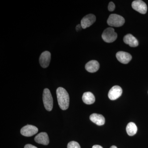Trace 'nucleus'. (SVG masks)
I'll list each match as a JSON object with an SVG mask.
<instances>
[{
	"label": "nucleus",
	"instance_id": "nucleus-1",
	"mask_svg": "<svg viewBox=\"0 0 148 148\" xmlns=\"http://www.w3.org/2000/svg\"><path fill=\"white\" fill-rule=\"evenodd\" d=\"M57 100L59 107L61 110H67L69 108L70 98L69 93L63 87H58L56 90Z\"/></svg>",
	"mask_w": 148,
	"mask_h": 148
},
{
	"label": "nucleus",
	"instance_id": "nucleus-2",
	"mask_svg": "<svg viewBox=\"0 0 148 148\" xmlns=\"http://www.w3.org/2000/svg\"><path fill=\"white\" fill-rule=\"evenodd\" d=\"M125 19L123 16L117 14H111L109 16L107 23L113 27H120L124 24Z\"/></svg>",
	"mask_w": 148,
	"mask_h": 148
},
{
	"label": "nucleus",
	"instance_id": "nucleus-3",
	"mask_svg": "<svg viewBox=\"0 0 148 148\" xmlns=\"http://www.w3.org/2000/svg\"><path fill=\"white\" fill-rule=\"evenodd\" d=\"M43 102L45 108L47 110L51 111L53 108V100L49 89L46 88L44 90L43 93Z\"/></svg>",
	"mask_w": 148,
	"mask_h": 148
},
{
	"label": "nucleus",
	"instance_id": "nucleus-4",
	"mask_svg": "<svg viewBox=\"0 0 148 148\" xmlns=\"http://www.w3.org/2000/svg\"><path fill=\"white\" fill-rule=\"evenodd\" d=\"M102 37L104 41L106 42H113L117 38V34L114 32V29L109 27L104 30L102 35Z\"/></svg>",
	"mask_w": 148,
	"mask_h": 148
},
{
	"label": "nucleus",
	"instance_id": "nucleus-5",
	"mask_svg": "<svg viewBox=\"0 0 148 148\" xmlns=\"http://www.w3.org/2000/svg\"><path fill=\"white\" fill-rule=\"evenodd\" d=\"M132 7L133 9L143 14L147 13V6L146 3L141 0H136L132 2Z\"/></svg>",
	"mask_w": 148,
	"mask_h": 148
},
{
	"label": "nucleus",
	"instance_id": "nucleus-6",
	"mask_svg": "<svg viewBox=\"0 0 148 148\" xmlns=\"http://www.w3.org/2000/svg\"><path fill=\"white\" fill-rule=\"evenodd\" d=\"M38 129L36 126L31 125H27L21 130V135L26 137H31L36 134Z\"/></svg>",
	"mask_w": 148,
	"mask_h": 148
},
{
	"label": "nucleus",
	"instance_id": "nucleus-7",
	"mask_svg": "<svg viewBox=\"0 0 148 148\" xmlns=\"http://www.w3.org/2000/svg\"><path fill=\"white\" fill-rule=\"evenodd\" d=\"M96 20V17L94 14H88L84 17L81 21L82 29H85L90 27Z\"/></svg>",
	"mask_w": 148,
	"mask_h": 148
},
{
	"label": "nucleus",
	"instance_id": "nucleus-8",
	"mask_svg": "<svg viewBox=\"0 0 148 148\" xmlns=\"http://www.w3.org/2000/svg\"><path fill=\"white\" fill-rule=\"evenodd\" d=\"M51 59V54L49 51H45L41 54L39 58L40 65L43 68L48 67Z\"/></svg>",
	"mask_w": 148,
	"mask_h": 148
},
{
	"label": "nucleus",
	"instance_id": "nucleus-9",
	"mask_svg": "<svg viewBox=\"0 0 148 148\" xmlns=\"http://www.w3.org/2000/svg\"><path fill=\"white\" fill-rule=\"evenodd\" d=\"M122 93V89L119 86H114L111 88L108 92L109 98L112 101L119 98Z\"/></svg>",
	"mask_w": 148,
	"mask_h": 148
},
{
	"label": "nucleus",
	"instance_id": "nucleus-10",
	"mask_svg": "<svg viewBox=\"0 0 148 148\" xmlns=\"http://www.w3.org/2000/svg\"><path fill=\"white\" fill-rule=\"evenodd\" d=\"M117 59L122 64H127L132 59V56L124 51H119L116 54Z\"/></svg>",
	"mask_w": 148,
	"mask_h": 148
},
{
	"label": "nucleus",
	"instance_id": "nucleus-11",
	"mask_svg": "<svg viewBox=\"0 0 148 148\" xmlns=\"http://www.w3.org/2000/svg\"><path fill=\"white\" fill-rule=\"evenodd\" d=\"M34 140L36 143L42 145H47L49 143V138L46 132H40L35 138Z\"/></svg>",
	"mask_w": 148,
	"mask_h": 148
},
{
	"label": "nucleus",
	"instance_id": "nucleus-12",
	"mask_svg": "<svg viewBox=\"0 0 148 148\" xmlns=\"http://www.w3.org/2000/svg\"><path fill=\"white\" fill-rule=\"evenodd\" d=\"M123 41L126 44L128 45L131 47H136L139 45L138 40L131 34L125 35L123 38Z\"/></svg>",
	"mask_w": 148,
	"mask_h": 148
},
{
	"label": "nucleus",
	"instance_id": "nucleus-13",
	"mask_svg": "<svg viewBox=\"0 0 148 148\" xmlns=\"http://www.w3.org/2000/svg\"><path fill=\"white\" fill-rule=\"evenodd\" d=\"M100 68V64L97 61L92 60L88 62L85 65V69L90 73L97 72Z\"/></svg>",
	"mask_w": 148,
	"mask_h": 148
},
{
	"label": "nucleus",
	"instance_id": "nucleus-14",
	"mask_svg": "<svg viewBox=\"0 0 148 148\" xmlns=\"http://www.w3.org/2000/svg\"><path fill=\"white\" fill-rule=\"evenodd\" d=\"M91 121L98 125H103L105 123V119L102 115L98 114H92L90 116Z\"/></svg>",
	"mask_w": 148,
	"mask_h": 148
},
{
	"label": "nucleus",
	"instance_id": "nucleus-15",
	"mask_svg": "<svg viewBox=\"0 0 148 148\" xmlns=\"http://www.w3.org/2000/svg\"><path fill=\"white\" fill-rule=\"evenodd\" d=\"M82 98L83 102L87 105H91L95 102V96L92 92H84Z\"/></svg>",
	"mask_w": 148,
	"mask_h": 148
},
{
	"label": "nucleus",
	"instance_id": "nucleus-16",
	"mask_svg": "<svg viewBox=\"0 0 148 148\" xmlns=\"http://www.w3.org/2000/svg\"><path fill=\"white\" fill-rule=\"evenodd\" d=\"M126 132L128 135L132 136L135 135L138 131V127L136 124L133 122H130L127 124L126 128Z\"/></svg>",
	"mask_w": 148,
	"mask_h": 148
},
{
	"label": "nucleus",
	"instance_id": "nucleus-17",
	"mask_svg": "<svg viewBox=\"0 0 148 148\" xmlns=\"http://www.w3.org/2000/svg\"><path fill=\"white\" fill-rule=\"evenodd\" d=\"M67 148H81L79 144L75 141H71L68 144Z\"/></svg>",
	"mask_w": 148,
	"mask_h": 148
},
{
	"label": "nucleus",
	"instance_id": "nucleus-18",
	"mask_svg": "<svg viewBox=\"0 0 148 148\" xmlns=\"http://www.w3.org/2000/svg\"><path fill=\"white\" fill-rule=\"evenodd\" d=\"M115 8V5L114 3L112 2H110L109 3L108 7L109 11L110 12L113 11L114 10Z\"/></svg>",
	"mask_w": 148,
	"mask_h": 148
},
{
	"label": "nucleus",
	"instance_id": "nucleus-19",
	"mask_svg": "<svg viewBox=\"0 0 148 148\" xmlns=\"http://www.w3.org/2000/svg\"><path fill=\"white\" fill-rule=\"evenodd\" d=\"M24 148H38L37 147H35V146L33 145H31V144H27L24 147Z\"/></svg>",
	"mask_w": 148,
	"mask_h": 148
},
{
	"label": "nucleus",
	"instance_id": "nucleus-20",
	"mask_svg": "<svg viewBox=\"0 0 148 148\" xmlns=\"http://www.w3.org/2000/svg\"><path fill=\"white\" fill-rule=\"evenodd\" d=\"M82 28V27L81 25H80V24H78V25H77L76 28V29L77 31L78 32V31H80V30H81Z\"/></svg>",
	"mask_w": 148,
	"mask_h": 148
},
{
	"label": "nucleus",
	"instance_id": "nucleus-21",
	"mask_svg": "<svg viewBox=\"0 0 148 148\" xmlns=\"http://www.w3.org/2000/svg\"><path fill=\"white\" fill-rule=\"evenodd\" d=\"M92 148H103V147L101 146L98 145H95L92 147Z\"/></svg>",
	"mask_w": 148,
	"mask_h": 148
},
{
	"label": "nucleus",
	"instance_id": "nucleus-22",
	"mask_svg": "<svg viewBox=\"0 0 148 148\" xmlns=\"http://www.w3.org/2000/svg\"><path fill=\"white\" fill-rule=\"evenodd\" d=\"M110 148H117V147L115 146H112Z\"/></svg>",
	"mask_w": 148,
	"mask_h": 148
}]
</instances>
